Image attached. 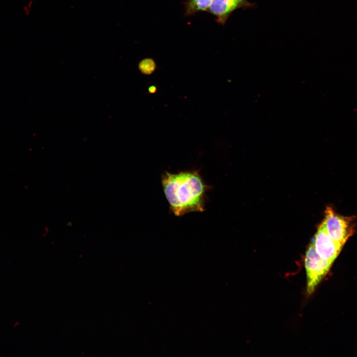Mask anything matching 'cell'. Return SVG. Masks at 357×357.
<instances>
[{"mask_svg":"<svg viewBox=\"0 0 357 357\" xmlns=\"http://www.w3.org/2000/svg\"><path fill=\"white\" fill-rule=\"evenodd\" d=\"M156 67L155 61L150 58L143 59L139 63V70L146 75L152 74L155 71Z\"/></svg>","mask_w":357,"mask_h":357,"instance_id":"cell-7","label":"cell"},{"mask_svg":"<svg viewBox=\"0 0 357 357\" xmlns=\"http://www.w3.org/2000/svg\"><path fill=\"white\" fill-rule=\"evenodd\" d=\"M312 242L319 255L332 263L337 258L343 246L330 238L322 223L318 227Z\"/></svg>","mask_w":357,"mask_h":357,"instance_id":"cell-4","label":"cell"},{"mask_svg":"<svg viewBox=\"0 0 357 357\" xmlns=\"http://www.w3.org/2000/svg\"><path fill=\"white\" fill-rule=\"evenodd\" d=\"M252 6L253 4L247 0H212L207 12L216 16L218 23L224 25L235 10Z\"/></svg>","mask_w":357,"mask_h":357,"instance_id":"cell-5","label":"cell"},{"mask_svg":"<svg viewBox=\"0 0 357 357\" xmlns=\"http://www.w3.org/2000/svg\"><path fill=\"white\" fill-rule=\"evenodd\" d=\"M162 183L171 209L176 216L204 210L207 186L197 171L166 172Z\"/></svg>","mask_w":357,"mask_h":357,"instance_id":"cell-1","label":"cell"},{"mask_svg":"<svg viewBox=\"0 0 357 357\" xmlns=\"http://www.w3.org/2000/svg\"><path fill=\"white\" fill-rule=\"evenodd\" d=\"M212 1V0H185L183 2L185 16H192L199 11H207Z\"/></svg>","mask_w":357,"mask_h":357,"instance_id":"cell-6","label":"cell"},{"mask_svg":"<svg viewBox=\"0 0 357 357\" xmlns=\"http://www.w3.org/2000/svg\"><path fill=\"white\" fill-rule=\"evenodd\" d=\"M332 263L321 258L311 241L305 252L304 266L306 275V291L312 294L329 271Z\"/></svg>","mask_w":357,"mask_h":357,"instance_id":"cell-2","label":"cell"},{"mask_svg":"<svg viewBox=\"0 0 357 357\" xmlns=\"http://www.w3.org/2000/svg\"><path fill=\"white\" fill-rule=\"evenodd\" d=\"M157 91V88L155 86H151L148 88V91L150 93H154Z\"/></svg>","mask_w":357,"mask_h":357,"instance_id":"cell-8","label":"cell"},{"mask_svg":"<svg viewBox=\"0 0 357 357\" xmlns=\"http://www.w3.org/2000/svg\"><path fill=\"white\" fill-rule=\"evenodd\" d=\"M322 224L330 238L343 246L353 234L352 219L337 214L330 207L325 210Z\"/></svg>","mask_w":357,"mask_h":357,"instance_id":"cell-3","label":"cell"}]
</instances>
